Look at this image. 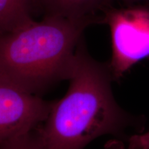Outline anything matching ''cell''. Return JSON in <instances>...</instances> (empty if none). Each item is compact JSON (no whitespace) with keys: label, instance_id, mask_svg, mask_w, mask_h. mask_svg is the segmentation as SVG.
I'll use <instances>...</instances> for the list:
<instances>
[{"label":"cell","instance_id":"6da1fadb","mask_svg":"<svg viewBox=\"0 0 149 149\" xmlns=\"http://www.w3.org/2000/svg\"><path fill=\"white\" fill-rule=\"evenodd\" d=\"M113 79L109 64L93 59L81 39L72 59L67 93L53 102L48 117L36 129L44 148L84 149L102 135L139 125L115 101Z\"/></svg>","mask_w":149,"mask_h":149},{"label":"cell","instance_id":"7a4b0ae2","mask_svg":"<svg viewBox=\"0 0 149 149\" xmlns=\"http://www.w3.org/2000/svg\"><path fill=\"white\" fill-rule=\"evenodd\" d=\"M94 23L91 19L46 15L42 21L0 35V76L35 95L67 80L84 31Z\"/></svg>","mask_w":149,"mask_h":149},{"label":"cell","instance_id":"3957f363","mask_svg":"<svg viewBox=\"0 0 149 149\" xmlns=\"http://www.w3.org/2000/svg\"><path fill=\"white\" fill-rule=\"evenodd\" d=\"M103 23L111 30L110 70L113 79H120L137 63L149 59V8H110L104 14Z\"/></svg>","mask_w":149,"mask_h":149},{"label":"cell","instance_id":"277c9868","mask_svg":"<svg viewBox=\"0 0 149 149\" xmlns=\"http://www.w3.org/2000/svg\"><path fill=\"white\" fill-rule=\"evenodd\" d=\"M53 103L0 76V144L38 128L48 117Z\"/></svg>","mask_w":149,"mask_h":149},{"label":"cell","instance_id":"5b68a950","mask_svg":"<svg viewBox=\"0 0 149 149\" xmlns=\"http://www.w3.org/2000/svg\"><path fill=\"white\" fill-rule=\"evenodd\" d=\"M113 0H42L46 15H57L69 18H88L96 23L102 22L97 13L104 14Z\"/></svg>","mask_w":149,"mask_h":149},{"label":"cell","instance_id":"8992f818","mask_svg":"<svg viewBox=\"0 0 149 149\" xmlns=\"http://www.w3.org/2000/svg\"><path fill=\"white\" fill-rule=\"evenodd\" d=\"M42 0H0V35L34 21Z\"/></svg>","mask_w":149,"mask_h":149},{"label":"cell","instance_id":"52a82bcc","mask_svg":"<svg viewBox=\"0 0 149 149\" xmlns=\"http://www.w3.org/2000/svg\"><path fill=\"white\" fill-rule=\"evenodd\" d=\"M0 149H46L36 130L3 141Z\"/></svg>","mask_w":149,"mask_h":149},{"label":"cell","instance_id":"ba28073f","mask_svg":"<svg viewBox=\"0 0 149 149\" xmlns=\"http://www.w3.org/2000/svg\"><path fill=\"white\" fill-rule=\"evenodd\" d=\"M128 149H149V131L131 136L128 139Z\"/></svg>","mask_w":149,"mask_h":149},{"label":"cell","instance_id":"9c48e42d","mask_svg":"<svg viewBox=\"0 0 149 149\" xmlns=\"http://www.w3.org/2000/svg\"><path fill=\"white\" fill-rule=\"evenodd\" d=\"M104 149H124V144L119 140H112L108 142Z\"/></svg>","mask_w":149,"mask_h":149},{"label":"cell","instance_id":"30bf717a","mask_svg":"<svg viewBox=\"0 0 149 149\" xmlns=\"http://www.w3.org/2000/svg\"><path fill=\"white\" fill-rule=\"evenodd\" d=\"M122 1H124L126 3H133L138 1H146V0H122Z\"/></svg>","mask_w":149,"mask_h":149}]
</instances>
